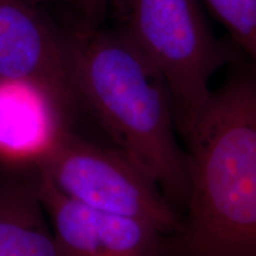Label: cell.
<instances>
[{
  "instance_id": "cell-1",
  "label": "cell",
  "mask_w": 256,
  "mask_h": 256,
  "mask_svg": "<svg viewBox=\"0 0 256 256\" xmlns=\"http://www.w3.org/2000/svg\"><path fill=\"white\" fill-rule=\"evenodd\" d=\"M235 66L185 138L188 200L160 256H256V68Z\"/></svg>"
},
{
  "instance_id": "cell-6",
  "label": "cell",
  "mask_w": 256,
  "mask_h": 256,
  "mask_svg": "<svg viewBox=\"0 0 256 256\" xmlns=\"http://www.w3.org/2000/svg\"><path fill=\"white\" fill-rule=\"evenodd\" d=\"M37 192L64 256L162 255L166 235L151 223L83 206L40 174Z\"/></svg>"
},
{
  "instance_id": "cell-11",
  "label": "cell",
  "mask_w": 256,
  "mask_h": 256,
  "mask_svg": "<svg viewBox=\"0 0 256 256\" xmlns=\"http://www.w3.org/2000/svg\"><path fill=\"white\" fill-rule=\"evenodd\" d=\"M11 174H14V172H5V171H2V170H0V183L4 180V178L6 177V176H8Z\"/></svg>"
},
{
  "instance_id": "cell-3",
  "label": "cell",
  "mask_w": 256,
  "mask_h": 256,
  "mask_svg": "<svg viewBox=\"0 0 256 256\" xmlns=\"http://www.w3.org/2000/svg\"><path fill=\"white\" fill-rule=\"evenodd\" d=\"M202 2L130 0L120 17V28L165 80L184 139L210 98L212 76L247 60L232 42L218 40Z\"/></svg>"
},
{
  "instance_id": "cell-8",
  "label": "cell",
  "mask_w": 256,
  "mask_h": 256,
  "mask_svg": "<svg viewBox=\"0 0 256 256\" xmlns=\"http://www.w3.org/2000/svg\"><path fill=\"white\" fill-rule=\"evenodd\" d=\"M37 171L0 183V256H64L37 192Z\"/></svg>"
},
{
  "instance_id": "cell-4",
  "label": "cell",
  "mask_w": 256,
  "mask_h": 256,
  "mask_svg": "<svg viewBox=\"0 0 256 256\" xmlns=\"http://www.w3.org/2000/svg\"><path fill=\"white\" fill-rule=\"evenodd\" d=\"M37 171L60 194L89 209L145 220L166 236L178 228V210L140 166L76 128L62 130Z\"/></svg>"
},
{
  "instance_id": "cell-9",
  "label": "cell",
  "mask_w": 256,
  "mask_h": 256,
  "mask_svg": "<svg viewBox=\"0 0 256 256\" xmlns=\"http://www.w3.org/2000/svg\"><path fill=\"white\" fill-rule=\"evenodd\" d=\"M256 68V0H202Z\"/></svg>"
},
{
  "instance_id": "cell-2",
  "label": "cell",
  "mask_w": 256,
  "mask_h": 256,
  "mask_svg": "<svg viewBox=\"0 0 256 256\" xmlns=\"http://www.w3.org/2000/svg\"><path fill=\"white\" fill-rule=\"evenodd\" d=\"M80 110L158 184L170 203L185 208L186 151L179 145L165 80L120 26L78 22L64 30Z\"/></svg>"
},
{
  "instance_id": "cell-7",
  "label": "cell",
  "mask_w": 256,
  "mask_h": 256,
  "mask_svg": "<svg viewBox=\"0 0 256 256\" xmlns=\"http://www.w3.org/2000/svg\"><path fill=\"white\" fill-rule=\"evenodd\" d=\"M66 128L51 102L26 83L0 80V170L36 171Z\"/></svg>"
},
{
  "instance_id": "cell-5",
  "label": "cell",
  "mask_w": 256,
  "mask_h": 256,
  "mask_svg": "<svg viewBox=\"0 0 256 256\" xmlns=\"http://www.w3.org/2000/svg\"><path fill=\"white\" fill-rule=\"evenodd\" d=\"M0 80L26 83L76 128L81 110L70 76L64 30L25 0H0Z\"/></svg>"
},
{
  "instance_id": "cell-10",
  "label": "cell",
  "mask_w": 256,
  "mask_h": 256,
  "mask_svg": "<svg viewBox=\"0 0 256 256\" xmlns=\"http://www.w3.org/2000/svg\"><path fill=\"white\" fill-rule=\"evenodd\" d=\"M78 12L82 23L101 25L108 16L120 19L130 0H63Z\"/></svg>"
}]
</instances>
